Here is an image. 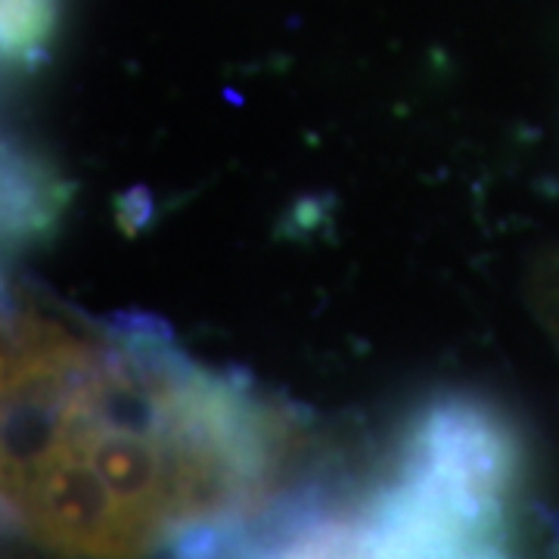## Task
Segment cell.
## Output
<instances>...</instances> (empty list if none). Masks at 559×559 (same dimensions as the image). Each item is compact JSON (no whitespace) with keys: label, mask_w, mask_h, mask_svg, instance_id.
Listing matches in <instances>:
<instances>
[{"label":"cell","mask_w":559,"mask_h":559,"mask_svg":"<svg viewBox=\"0 0 559 559\" xmlns=\"http://www.w3.org/2000/svg\"><path fill=\"white\" fill-rule=\"evenodd\" d=\"M47 0H7V57L28 60L47 32Z\"/></svg>","instance_id":"2"},{"label":"cell","mask_w":559,"mask_h":559,"mask_svg":"<svg viewBox=\"0 0 559 559\" xmlns=\"http://www.w3.org/2000/svg\"><path fill=\"white\" fill-rule=\"evenodd\" d=\"M286 454L249 382L143 318L20 301L3 333V516L60 559H218Z\"/></svg>","instance_id":"1"}]
</instances>
